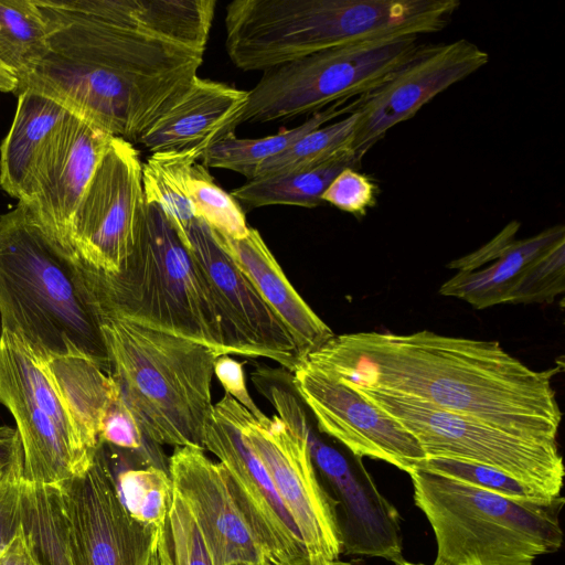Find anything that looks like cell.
<instances>
[{"label":"cell","instance_id":"484cf974","mask_svg":"<svg viewBox=\"0 0 565 565\" xmlns=\"http://www.w3.org/2000/svg\"><path fill=\"white\" fill-rule=\"evenodd\" d=\"M358 98L351 104L337 103L312 114L301 125L285 129L276 135L247 139L235 132L226 134L211 143L201 157L205 168H217L238 172L252 180L260 164L282 153L306 134L331 122L341 115H349L356 108Z\"/></svg>","mask_w":565,"mask_h":565},{"label":"cell","instance_id":"ac0fdd59","mask_svg":"<svg viewBox=\"0 0 565 565\" xmlns=\"http://www.w3.org/2000/svg\"><path fill=\"white\" fill-rule=\"evenodd\" d=\"M168 469L173 490L193 515L214 565H265L218 461L209 458L202 448L175 447Z\"/></svg>","mask_w":565,"mask_h":565},{"label":"cell","instance_id":"5b68a950","mask_svg":"<svg viewBox=\"0 0 565 565\" xmlns=\"http://www.w3.org/2000/svg\"><path fill=\"white\" fill-rule=\"evenodd\" d=\"M81 274L103 318H121L228 354L206 282L156 204H145L132 250L118 273Z\"/></svg>","mask_w":565,"mask_h":565},{"label":"cell","instance_id":"ab89813d","mask_svg":"<svg viewBox=\"0 0 565 565\" xmlns=\"http://www.w3.org/2000/svg\"><path fill=\"white\" fill-rule=\"evenodd\" d=\"M150 565H171V557L167 536L159 539L152 553Z\"/></svg>","mask_w":565,"mask_h":565},{"label":"cell","instance_id":"60d3db41","mask_svg":"<svg viewBox=\"0 0 565 565\" xmlns=\"http://www.w3.org/2000/svg\"><path fill=\"white\" fill-rule=\"evenodd\" d=\"M18 85L17 77L0 63V92L17 93Z\"/></svg>","mask_w":565,"mask_h":565},{"label":"cell","instance_id":"83f0119b","mask_svg":"<svg viewBox=\"0 0 565 565\" xmlns=\"http://www.w3.org/2000/svg\"><path fill=\"white\" fill-rule=\"evenodd\" d=\"M44 18L35 0H0V63L22 82L49 53Z\"/></svg>","mask_w":565,"mask_h":565},{"label":"cell","instance_id":"6da1fadb","mask_svg":"<svg viewBox=\"0 0 565 565\" xmlns=\"http://www.w3.org/2000/svg\"><path fill=\"white\" fill-rule=\"evenodd\" d=\"M352 387L404 395L510 434L556 441L562 412L552 379L499 342L423 330L332 337L302 363Z\"/></svg>","mask_w":565,"mask_h":565},{"label":"cell","instance_id":"f6af8a7d","mask_svg":"<svg viewBox=\"0 0 565 565\" xmlns=\"http://www.w3.org/2000/svg\"><path fill=\"white\" fill-rule=\"evenodd\" d=\"M20 462V461H19ZM1 478V477H0Z\"/></svg>","mask_w":565,"mask_h":565},{"label":"cell","instance_id":"8d00e7d4","mask_svg":"<svg viewBox=\"0 0 565 565\" xmlns=\"http://www.w3.org/2000/svg\"><path fill=\"white\" fill-rule=\"evenodd\" d=\"M214 375L225 393L243 405L254 417L260 419L266 416L249 395L243 365L238 361L230 358L228 354L220 355L214 363Z\"/></svg>","mask_w":565,"mask_h":565},{"label":"cell","instance_id":"f35d334b","mask_svg":"<svg viewBox=\"0 0 565 565\" xmlns=\"http://www.w3.org/2000/svg\"><path fill=\"white\" fill-rule=\"evenodd\" d=\"M21 460L23 452L17 429L0 426V477Z\"/></svg>","mask_w":565,"mask_h":565},{"label":"cell","instance_id":"5bb4252c","mask_svg":"<svg viewBox=\"0 0 565 565\" xmlns=\"http://www.w3.org/2000/svg\"><path fill=\"white\" fill-rule=\"evenodd\" d=\"M70 520L76 565H150L166 532L135 520L121 503L100 444L89 468L60 484Z\"/></svg>","mask_w":565,"mask_h":565},{"label":"cell","instance_id":"8fae6325","mask_svg":"<svg viewBox=\"0 0 565 565\" xmlns=\"http://www.w3.org/2000/svg\"><path fill=\"white\" fill-rule=\"evenodd\" d=\"M184 245L217 308L228 354L270 359L291 374L300 367L303 360L291 333L222 246L214 230L194 218Z\"/></svg>","mask_w":565,"mask_h":565},{"label":"cell","instance_id":"f1b7e54d","mask_svg":"<svg viewBox=\"0 0 565 565\" xmlns=\"http://www.w3.org/2000/svg\"><path fill=\"white\" fill-rule=\"evenodd\" d=\"M111 470L118 497L128 513L141 524L166 532L173 497L169 470L143 465Z\"/></svg>","mask_w":565,"mask_h":565},{"label":"cell","instance_id":"ba28073f","mask_svg":"<svg viewBox=\"0 0 565 565\" xmlns=\"http://www.w3.org/2000/svg\"><path fill=\"white\" fill-rule=\"evenodd\" d=\"M262 391L278 415L258 419L239 404L243 439L265 467L288 511L308 565H331L342 554L337 507L313 465L306 431L309 423L299 396L273 382Z\"/></svg>","mask_w":565,"mask_h":565},{"label":"cell","instance_id":"7c38bea8","mask_svg":"<svg viewBox=\"0 0 565 565\" xmlns=\"http://www.w3.org/2000/svg\"><path fill=\"white\" fill-rule=\"evenodd\" d=\"M239 403L225 393L212 407L203 449L224 467L231 493L244 516L265 565H308L297 529L258 457L244 441Z\"/></svg>","mask_w":565,"mask_h":565},{"label":"cell","instance_id":"7bdbcfd3","mask_svg":"<svg viewBox=\"0 0 565 565\" xmlns=\"http://www.w3.org/2000/svg\"><path fill=\"white\" fill-rule=\"evenodd\" d=\"M396 565H423V564H414V563H409L407 561H402L401 563L396 564Z\"/></svg>","mask_w":565,"mask_h":565},{"label":"cell","instance_id":"e575fe53","mask_svg":"<svg viewBox=\"0 0 565 565\" xmlns=\"http://www.w3.org/2000/svg\"><path fill=\"white\" fill-rule=\"evenodd\" d=\"M379 186L353 167L341 170L324 190L321 200L342 212L364 216L377 202Z\"/></svg>","mask_w":565,"mask_h":565},{"label":"cell","instance_id":"ee69618b","mask_svg":"<svg viewBox=\"0 0 565 565\" xmlns=\"http://www.w3.org/2000/svg\"><path fill=\"white\" fill-rule=\"evenodd\" d=\"M235 565H253V564H235Z\"/></svg>","mask_w":565,"mask_h":565},{"label":"cell","instance_id":"277c9868","mask_svg":"<svg viewBox=\"0 0 565 565\" xmlns=\"http://www.w3.org/2000/svg\"><path fill=\"white\" fill-rule=\"evenodd\" d=\"M110 372L143 436L203 449L211 383L221 355L202 343L116 317L103 318Z\"/></svg>","mask_w":565,"mask_h":565},{"label":"cell","instance_id":"ffe728a7","mask_svg":"<svg viewBox=\"0 0 565 565\" xmlns=\"http://www.w3.org/2000/svg\"><path fill=\"white\" fill-rule=\"evenodd\" d=\"M248 90L196 76L180 100L137 143L151 153L205 149L226 135L231 119L244 106Z\"/></svg>","mask_w":565,"mask_h":565},{"label":"cell","instance_id":"4fadbf2b","mask_svg":"<svg viewBox=\"0 0 565 565\" xmlns=\"http://www.w3.org/2000/svg\"><path fill=\"white\" fill-rule=\"evenodd\" d=\"M489 54L467 39L419 44L414 54L376 87L358 97V120L350 150L361 162L365 153L394 126L456 83L478 72Z\"/></svg>","mask_w":565,"mask_h":565},{"label":"cell","instance_id":"d6a6232c","mask_svg":"<svg viewBox=\"0 0 565 565\" xmlns=\"http://www.w3.org/2000/svg\"><path fill=\"white\" fill-rule=\"evenodd\" d=\"M418 468L515 499L554 498L531 488L505 472L483 465L449 458L426 457Z\"/></svg>","mask_w":565,"mask_h":565},{"label":"cell","instance_id":"7402d4cb","mask_svg":"<svg viewBox=\"0 0 565 565\" xmlns=\"http://www.w3.org/2000/svg\"><path fill=\"white\" fill-rule=\"evenodd\" d=\"M17 94L14 117L0 145V188L19 201L40 149L68 110L30 88Z\"/></svg>","mask_w":565,"mask_h":565},{"label":"cell","instance_id":"b9f144b4","mask_svg":"<svg viewBox=\"0 0 565 565\" xmlns=\"http://www.w3.org/2000/svg\"><path fill=\"white\" fill-rule=\"evenodd\" d=\"M331 565H365L363 563H361L360 561H349V562H344V561H335L333 562Z\"/></svg>","mask_w":565,"mask_h":565},{"label":"cell","instance_id":"603a6c76","mask_svg":"<svg viewBox=\"0 0 565 565\" xmlns=\"http://www.w3.org/2000/svg\"><path fill=\"white\" fill-rule=\"evenodd\" d=\"M90 448L100 446L103 418L119 395L114 379L97 364L81 355L42 360Z\"/></svg>","mask_w":565,"mask_h":565},{"label":"cell","instance_id":"4316f807","mask_svg":"<svg viewBox=\"0 0 565 565\" xmlns=\"http://www.w3.org/2000/svg\"><path fill=\"white\" fill-rule=\"evenodd\" d=\"M203 152L201 148L159 151L142 162L145 202L156 204L163 212L183 244L190 224L196 218L188 194V179Z\"/></svg>","mask_w":565,"mask_h":565},{"label":"cell","instance_id":"cb8c5ba5","mask_svg":"<svg viewBox=\"0 0 565 565\" xmlns=\"http://www.w3.org/2000/svg\"><path fill=\"white\" fill-rule=\"evenodd\" d=\"M21 526L40 565H76L75 547L61 486L22 481Z\"/></svg>","mask_w":565,"mask_h":565},{"label":"cell","instance_id":"9a60e30c","mask_svg":"<svg viewBox=\"0 0 565 565\" xmlns=\"http://www.w3.org/2000/svg\"><path fill=\"white\" fill-rule=\"evenodd\" d=\"M291 384L319 430L353 456L383 460L407 473L426 459L418 440L354 387L303 364L291 374Z\"/></svg>","mask_w":565,"mask_h":565},{"label":"cell","instance_id":"836d02e7","mask_svg":"<svg viewBox=\"0 0 565 565\" xmlns=\"http://www.w3.org/2000/svg\"><path fill=\"white\" fill-rule=\"evenodd\" d=\"M167 539L171 565H214L193 515L174 490L168 514Z\"/></svg>","mask_w":565,"mask_h":565},{"label":"cell","instance_id":"52a82bcc","mask_svg":"<svg viewBox=\"0 0 565 565\" xmlns=\"http://www.w3.org/2000/svg\"><path fill=\"white\" fill-rule=\"evenodd\" d=\"M418 36L396 35L332 47L263 71L226 134L244 124L312 115L376 87L419 46Z\"/></svg>","mask_w":565,"mask_h":565},{"label":"cell","instance_id":"30bf717a","mask_svg":"<svg viewBox=\"0 0 565 565\" xmlns=\"http://www.w3.org/2000/svg\"><path fill=\"white\" fill-rule=\"evenodd\" d=\"M141 170L135 145L114 137L58 243L83 274H116L130 255L146 204Z\"/></svg>","mask_w":565,"mask_h":565},{"label":"cell","instance_id":"8992f818","mask_svg":"<svg viewBox=\"0 0 565 565\" xmlns=\"http://www.w3.org/2000/svg\"><path fill=\"white\" fill-rule=\"evenodd\" d=\"M408 475L436 537L433 565H533L562 546V495L515 499L422 468Z\"/></svg>","mask_w":565,"mask_h":565},{"label":"cell","instance_id":"9c48e42d","mask_svg":"<svg viewBox=\"0 0 565 565\" xmlns=\"http://www.w3.org/2000/svg\"><path fill=\"white\" fill-rule=\"evenodd\" d=\"M354 388L398 420L426 457L488 466L548 497L559 495L565 468L556 441L520 437L404 395Z\"/></svg>","mask_w":565,"mask_h":565},{"label":"cell","instance_id":"3957f363","mask_svg":"<svg viewBox=\"0 0 565 565\" xmlns=\"http://www.w3.org/2000/svg\"><path fill=\"white\" fill-rule=\"evenodd\" d=\"M457 0H233L225 47L243 72L265 71L342 45L444 30Z\"/></svg>","mask_w":565,"mask_h":565},{"label":"cell","instance_id":"d6986e66","mask_svg":"<svg viewBox=\"0 0 565 565\" xmlns=\"http://www.w3.org/2000/svg\"><path fill=\"white\" fill-rule=\"evenodd\" d=\"M519 223H510L491 242L447 266L458 273L439 292L462 299L477 309L510 303L512 292L526 267L557 239L563 225L548 227L521 241L514 239Z\"/></svg>","mask_w":565,"mask_h":565},{"label":"cell","instance_id":"d590c367","mask_svg":"<svg viewBox=\"0 0 565 565\" xmlns=\"http://www.w3.org/2000/svg\"><path fill=\"white\" fill-rule=\"evenodd\" d=\"M23 481V460L0 478V552L21 526L20 495Z\"/></svg>","mask_w":565,"mask_h":565},{"label":"cell","instance_id":"e0dca14e","mask_svg":"<svg viewBox=\"0 0 565 565\" xmlns=\"http://www.w3.org/2000/svg\"><path fill=\"white\" fill-rule=\"evenodd\" d=\"M310 455L337 507L341 552L381 557L395 564L402 554L401 518L360 462L322 441L307 426Z\"/></svg>","mask_w":565,"mask_h":565},{"label":"cell","instance_id":"4dcf8cb0","mask_svg":"<svg viewBox=\"0 0 565 565\" xmlns=\"http://www.w3.org/2000/svg\"><path fill=\"white\" fill-rule=\"evenodd\" d=\"M188 194L196 217L220 235L241 239L248 234L245 211L231 193L215 183L202 163L195 162L191 168Z\"/></svg>","mask_w":565,"mask_h":565},{"label":"cell","instance_id":"7a4b0ae2","mask_svg":"<svg viewBox=\"0 0 565 565\" xmlns=\"http://www.w3.org/2000/svg\"><path fill=\"white\" fill-rule=\"evenodd\" d=\"M0 320L2 333L41 360L81 355L110 372L92 291L21 201L0 215Z\"/></svg>","mask_w":565,"mask_h":565},{"label":"cell","instance_id":"f546056e","mask_svg":"<svg viewBox=\"0 0 565 565\" xmlns=\"http://www.w3.org/2000/svg\"><path fill=\"white\" fill-rule=\"evenodd\" d=\"M356 120L358 115L352 111L338 121L326 124L306 134L282 153L260 164L253 179L313 167L342 150H350Z\"/></svg>","mask_w":565,"mask_h":565},{"label":"cell","instance_id":"2e32d148","mask_svg":"<svg viewBox=\"0 0 565 565\" xmlns=\"http://www.w3.org/2000/svg\"><path fill=\"white\" fill-rule=\"evenodd\" d=\"M113 138L68 111L40 149L19 201L57 244Z\"/></svg>","mask_w":565,"mask_h":565},{"label":"cell","instance_id":"44dd1931","mask_svg":"<svg viewBox=\"0 0 565 565\" xmlns=\"http://www.w3.org/2000/svg\"><path fill=\"white\" fill-rule=\"evenodd\" d=\"M216 236L287 327L303 361L334 337L333 331L290 284L256 228L249 227L248 234L241 239H232L218 233Z\"/></svg>","mask_w":565,"mask_h":565},{"label":"cell","instance_id":"1f68e13d","mask_svg":"<svg viewBox=\"0 0 565 565\" xmlns=\"http://www.w3.org/2000/svg\"><path fill=\"white\" fill-rule=\"evenodd\" d=\"M565 289V236L557 239L524 270L510 303H552Z\"/></svg>","mask_w":565,"mask_h":565},{"label":"cell","instance_id":"d4e9b609","mask_svg":"<svg viewBox=\"0 0 565 565\" xmlns=\"http://www.w3.org/2000/svg\"><path fill=\"white\" fill-rule=\"evenodd\" d=\"M360 163L353 152L345 149L313 167L247 180L231 194L246 210L268 205L316 207L323 204L321 196L334 177L344 168Z\"/></svg>","mask_w":565,"mask_h":565},{"label":"cell","instance_id":"74e56055","mask_svg":"<svg viewBox=\"0 0 565 565\" xmlns=\"http://www.w3.org/2000/svg\"><path fill=\"white\" fill-rule=\"evenodd\" d=\"M0 565H40L22 526L0 552Z\"/></svg>","mask_w":565,"mask_h":565}]
</instances>
